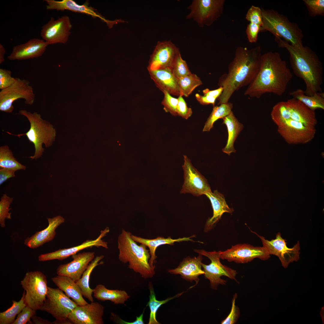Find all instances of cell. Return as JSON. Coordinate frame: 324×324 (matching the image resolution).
<instances>
[{"instance_id": "obj_1", "label": "cell", "mask_w": 324, "mask_h": 324, "mask_svg": "<svg viewBox=\"0 0 324 324\" xmlns=\"http://www.w3.org/2000/svg\"><path fill=\"white\" fill-rule=\"evenodd\" d=\"M262 55L260 46L251 49L242 46L236 48L228 72L219 81V87L223 90L217 98L218 104L228 102L235 92L250 83L259 69Z\"/></svg>"}, {"instance_id": "obj_2", "label": "cell", "mask_w": 324, "mask_h": 324, "mask_svg": "<svg viewBox=\"0 0 324 324\" xmlns=\"http://www.w3.org/2000/svg\"><path fill=\"white\" fill-rule=\"evenodd\" d=\"M292 74L285 61L277 52H269L262 54L259 69L244 94L260 98L270 93L283 95L292 79Z\"/></svg>"}, {"instance_id": "obj_3", "label": "cell", "mask_w": 324, "mask_h": 324, "mask_svg": "<svg viewBox=\"0 0 324 324\" xmlns=\"http://www.w3.org/2000/svg\"><path fill=\"white\" fill-rule=\"evenodd\" d=\"M275 40L279 47L285 48L289 52L293 72L305 83V94L312 96L322 92L323 66L316 53L308 46H293L279 38H275Z\"/></svg>"}, {"instance_id": "obj_4", "label": "cell", "mask_w": 324, "mask_h": 324, "mask_svg": "<svg viewBox=\"0 0 324 324\" xmlns=\"http://www.w3.org/2000/svg\"><path fill=\"white\" fill-rule=\"evenodd\" d=\"M131 235L122 229L118 238V259L123 263H128V267L143 278H151L155 274V267H152L149 263V249L143 244L138 245L132 239Z\"/></svg>"}, {"instance_id": "obj_5", "label": "cell", "mask_w": 324, "mask_h": 324, "mask_svg": "<svg viewBox=\"0 0 324 324\" xmlns=\"http://www.w3.org/2000/svg\"><path fill=\"white\" fill-rule=\"evenodd\" d=\"M19 114L24 116L29 121L30 128L28 130L26 133L17 135L7 132L18 137L26 135L29 141L33 144L35 148L34 155L29 158L32 160H36L43 155L44 150L42 147L43 144L46 148L52 145L55 140L56 130L51 124L43 119L40 115L37 112L32 113L22 110L19 111Z\"/></svg>"}, {"instance_id": "obj_6", "label": "cell", "mask_w": 324, "mask_h": 324, "mask_svg": "<svg viewBox=\"0 0 324 324\" xmlns=\"http://www.w3.org/2000/svg\"><path fill=\"white\" fill-rule=\"evenodd\" d=\"M262 31H268L295 46L303 45V34L296 23L291 22L285 15L274 10L261 9Z\"/></svg>"}, {"instance_id": "obj_7", "label": "cell", "mask_w": 324, "mask_h": 324, "mask_svg": "<svg viewBox=\"0 0 324 324\" xmlns=\"http://www.w3.org/2000/svg\"><path fill=\"white\" fill-rule=\"evenodd\" d=\"M271 116L277 125L288 119L311 127H315L318 123L315 111L293 98L277 103L273 107Z\"/></svg>"}, {"instance_id": "obj_8", "label": "cell", "mask_w": 324, "mask_h": 324, "mask_svg": "<svg viewBox=\"0 0 324 324\" xmlns=\"http://www.w3.org/2000/svg\"><path fill=\"white\" fill-rule=\"evenodd\" d=\"M78 305L58 288L48 286L45 301L40 310L51 314L56 320L54 324H72L68 318Z\"/></svg>"}, {"instance_id": "obj_9", "label": "cell", "mask_w": 324, "mask_h": 324, "mask_svg": "<svg viewBox=\"0 0 324 324\" xmlns=\"http://www.w3.org/2000/svg\"><path fill=\"white\" fill-rule=\"evenodd\" d=\"M46 276L37 271L26 273L20 284L25 292L26 306L36 311L40 310L45 301L48 286Z\"/></svg>"}, {"instance_id": "obj_10", "label": "cell", "mask_w": 324, "mask_h": 324, "mask_svg": "<svg viewBox=\"0 0 324 324\" xmlns=\"http://www.w3.org/2000/svg\"><path fill=\"white\" fill-rule=\"evenodd\" d=\"M224 3V0H194L186 18L193 20L200 27L210 26L221 16Z\"/></svg>"}, {"instance_id": "obj_11", "label": "cell", "mask_w": 324, "mask_h": 324, "mask_svg": "<svg viewBox=\"0 0 324 324\" xmlns=\"http://www.w3.org/2000/svg\"><path fill=\"white\" fill-rule=\"evenodd\" d=\"M35 98L33 88L30 85V82L25 79L15 78V81L12 85L0 92V110L11 113L14 109L13 104L15 100L23 99L26 104L32 105Z\"/></svg>"}, {"instance_id": "obj_12", "label": "cell", "mask_w": 324, "mask_h": 324, "mask_svg": "<svg viewBox=\"0 0 324 324\" xmlns=\"http://www.w3.org/2000/svg\"><path fill=\"white\" fill-rule=\"evenodd\" d=\"M194 251L199 254L208 258L211 263L208 265L202 263V267L204 272L205 278L210 282L211 287L216 290L219 285L226 284V280L221 279L222 276H225L230 279L236 280V271L223 265L220 261L221 251L212 252L206 251L202 250H196Z\"/></svg>"}, {"instance_id": "obj_13", "label": "cell", "mask_w": 324, "mask_h": 324, "mask_svg": "<svg viewBox=\"0 0 324 324\" xmlns=\"http://www.w3.org/2000/svg\"><path fill=\"white\" fill-rule=\"evenodd\" d=\"M252 232L260 238L262 247L270 255H274L278 257L285 268H287L290 263L299 259L300 247L299 241L292 248H289L287 246L286 240L282 238L280 232L277 233L275 239L268 240L257 233Z\"/></svg>"}, {"instance_id": "obj_14", "label": "cell", "mask_w": 324, "mask_h": 324, "mask_svg": "<svg viewBox=\"0 0 324 324\" xmlns=\"http://www.w3.org/2000/svg\"><path fill=\"white\" fill-rule=\"evenodd\" d=\"M277 126L278 133L290 144L308 143L313 139L316 132L315 127L291 119L284 120Z\"/></svg>"}, {"instance_id": "obj_15", "label": "cell", "mask_w": 324, "mask_h": 324, "mask_svg": "<svg viewBox=\"0 0 324 324\" xmlns=\"http://www.w3.org/2000/svg\"><path fill=\"white\" fill-rule=\"evenodd\" d=\"M184 160L182 167L184 182L180 193H190L199 196L211 192L207 179L193 166L186 155H184Z\"/></svg>"}, {"instance_id": "obj_16", "label": "cell", "mask_w": 324, "mask_h": 324, "mask_svg": "<svg viewBox=\"0 0 324 324\" xmlns=\"http://www.w3.org/2000/svg\"><path fill=\"white\" fill-rule=\"evenodd\" d=\"M72 25L69 17L65 15L55 20L51 17L41 30L42 38L49 45L65 44L71 34Z\"/></svg>"}, {"instance_id": "obj_17", "label": "cell", "mask_w": 324, "mask_h": 324, "mask_svg": "<svg viewBox=\"0 0 324 324\" xmlns=\"http://www.w3.org/2000/svg\"><path fill=\"white\" fill-rule=\"evenodd\" d=\"M270 257L263 247H254L247 244H239L221 252L220 259L237 263L248 262L255 258L266 260Z\"/></svg>"}, {"instance_id": "obj_18", "label": "cell", "mask_w": 324, "mask_h": 324, "mask_svg": "<svg viewBox=\"0 0 324 324\" xmlns=\"http://www.w3.org/2000/svg\"><path fill=\"white\" fill-rule=\"evenodd\" d=\"M179 51L178 47L170 40L158 41L150 57L148 71L171 68Z\"/></svg>"}, {"instance_id": "obj_19", "label": "cell", "mask_w": 324, "mask_h": 324, "mask_svg": "<svg viewBox=\"0 0 324 324\" xmlns=\"http://www.w3.org/2000/svg\"><path fill=\"white\" fill-rule=\"evenodd\" d=\"M104 306L99 303L91 302L78 305L69 315L68 319L72 324H103Z\"/></svg>"}, {"instance_id": "obj_20", "label": "cell", "mask_w": 324, "mask_h": 324, "mask_svg": "<svg viewBox=\"0 0 324 324\" xmlns=\"http://www.w3.org/2000/svg\"><path fill=\"white\" fill-rule=\"evenodd\" d=\"M47 5V10H56L58 11L68 10L73 12L84 14L91 16L94 18H98L106 23L108 27L112 28L115 24L120 22V20L111 21L106 19L98 13L94 8L89 6L88 1H86L82 5H79L73 0H63L57 1L55 0H44Z\"/></svg>"}, {"instance_id": "obj_21", "label": "cell", "mask_w": 324, "mask_h": 324, "mask_svg": "<svg viewBox=\"0 0 324 324\" xmlns=\"http://www.w3.org/2000/svg\"><path fill=\"white\" fill-rule=\"evenodd\" d=\"M110 229L108 227H106L104 230H101L99 236L94 240H88L83 242L81 244L71 248L60 249L54 252L39 255L38 257L39 261H45L54 260H62L70 256L76 254L80 251L89 248L94 246L103 247L108 249L107 243L104 241L102 238L109 232Z\"/></svg>"}, {"instance_id": "obj_22", "label": "cell", "mask_w": 324, "mask_h": 324, "mask_svg": "<svg viewBox=\"0 0 324 324\" xmlns=\"http://www.w3.org/2000/svg\"><path fill=\"white\" fill-rule=\"evenodd\" d=\"M73 260L62 264L57 269V274L68 277L75 282L81 277L90 262L95 257L94 252H83L71 256Z\"/></svg>"}, {"instance_id": "obj_23", "label": "cell", "mask_w": 324, "mask_h": 324, "mask_svg": "<svg viewBox=\"0 0 324 324\" xmlns=\"http://www.w3.org/2000/svg\"><path fill=\"white\" fill-rule=\"evenodd\" d=\"M49 45L43 39L34 38L26 43L14 46L8 56L10 60H22L40 57Z\"/></svg>"}, {"instance_id": "obj_24", "label": "cell", "mask_w": 324, "mask_h": 324, "mask_svg": "<svg viewBox=\"0 0 324 324\" xmlns=\"http://www.w3.org/2000/svg\"><path fill=\"white\" fill-rule=\"evenodd\" d=\"M202 256L199 254L196 257H187L177 268L169 270L168 272L172 274H180L182 278L190 282L194 281L196 285L199 280V276L204 274L201 268Z\"/></svg>"}, {"instance_id": "obj_25", "label": "cell", "mask_w": 324, "mask_h": 324, "mask_svg": "<svg viewBox=\"0 0 324 324\" xmlns=\"http://www.w3.org/2000/svg\"><path fill=\"white\" fill-rule=\"evenodd\" d=\"M148 71L151 78L156 86L163 92L166 91L171 95L183 96L177 79L173 74L170 68Z\"/></svg>"}, {"instance_id": "obj_26", "label": "cell", "mask_w": 324, "mask_h": 324, "mask_svg": "<svg viewBox=\"0 0 324 324\" xmlns=\"http://www.w3.org/2000/svg\"><path fill=\"white\" fill-rule=\"evenodd\" d=\"M48 225L44 230L37 232L30 237L26 238L24 243L29 248H38L46 242L52 240L56 235V230L65 220L62 216L58 215L52 218H47Z\"/></svg>"}, {"instance_id": "obj_27", "label": "cell", "mask_w": 324, "mask_h": 324, "mask_svg": "<svg viewBox=\"0 0 324 324\" xmlns=\"http://www.w3.org/2000/svg\"><path fill=\"white\" fill-rule=\"evenodd\" d=\"M204 195L210 200L213 212V216L207 220L205 225L204 231L208 232L219 221L223 213H231L234 210L230 208L226 203L224 195L217 190L206 193Z\"/></svg>"}, {"instance_id": "obj_28", "label": "cell", "mask_w": 324, "mask_h": 324, "mask_svg": "<svg viewBox=\"0 0 324 324\" xmlns=\"http://www.w3.org/2000/svg\"><path fill=\"white\" fill-rule=\"evenodd\" d=\"M53 282L78 306L88 303L83 297L81 290L75 281L65 276L58 275L51 278Z\"/></svg>"}, {"instance_id": "obj_29", "label": "cell", "mask_w": 324, "mask_h": 324, "mask_svg": "<svg viewBox=\"0 0 324 324\" xmlns=\"http://www.w3.org/2000/svg\"><path fill=\"white\" fill-rule=\"evenodd\" d=\"M193 236H191L189 237H184L176 239H173L170 236L167 238L158 236L154 239H149L142 238L132 234L131 235V238L134 241L143 244L148 248L150 255L149 262L150 265L153 267H155L154 264L156 262V260L157 258L155 254V251L158 247L165 244L173 245L174 243L176 242L194 241L191 238Z\"/></svg>"}, {"instance_id": "obj_30", "label": "cell", "mask_w": 324, "mask_h": 324, "mask_svg": "<svg viewBox=\"0 0 324 324\" xmlns=\"http://www.w3.org/2000/svg\"><path fill=\"white\" fill-rule=\"evenodd\" d=\"M223 124L226 126L228 137L226 145L222 151L230 155L232 152H235L234 144L240 132L243 128V125L239 122L232 111L230 113L222 118Z\"/></svg>"}, {"instance_id": "obj_31", "label": "cell", "mask_w": 324, "mask_h": 324, "mask_svg": "<svg viewBox=\"0 0 324 324\" xmlns=\"http://www.w3.org/2000/svg\"><path fill=\"white\" fill-rule=\"evenodd\" d=\"M93 295L99 301L109 300L116 304H124L130 297L125 291L109 289L102 284L97 285L93 289Z\"/></svg>"}, {"instance_id": "obj_32", "label": "cell", "mask_w": 324, "mask_h": 324, "mask_svg": "<svg viewBox=\"0 0 324 324\" xmlns=\"http://www.w3.org/2000/svg\"><path fill=\"white\" fill-rule=\"evenodd\" d=\"M104 257L103 255H101L94 257L89 264L81 278L76 282L80 288L83 296L91 302L94 301L92 295L93 289H91L89 285L91 274L95 267L104 263V262L100 261Z\"/></svg>"}, {"instance_id": "obj_33", "label": "cell", "mask_w": 324, "mask_h": 324, "mask_svg": "<svg viewBox=\"0 0 324 324\" xmlns=\"http://www.w3.org/2000/svg\"><path fill=\"white\" fill-rule=\"evenodd\" d=\"M290 95L313 110L315 111L317 109L324 110V93L323 92L308 96L305 94L304 90L298 89L290 92Z\"/></svg>"}, {"instance_id": "obj_34", "label": "cell", "mask_w": 324, "mask_h": 324, "mask_svg": "<svg viewBox=\"0 0 324 324\" xmlns=\"http://www.w3.org/2000/svg\"><path fill=\"white\" fill-rule=\"evenodd\" d=\"M148 288L150 295L147 305L149 308L150 313L148 324H159L160 323L156 319V313L159 308L162 305L167 303L169 301L180 296L184 292L177 294L174 296L169 297L166 299L159 301L156 299L153 285L150 282L148 284Z\"/></svg>"}, {"instance_id": "obj_35", "label": "cell", "mask_w": 324, "mask_h": 324, "mask_svg": "<svg viewBox=\"0 0 324 324\" xmlns=\"http://www.w3.org/2000/svg\"><path fill=\"white\" fill-rule=\"evenodd\" d=\"M232 107V104L229 102L221 104L219 106H214L211 113L205 123L203 131H210L216 121L220 118H223L230 113Z\"/></svg>"}, {"instance_id": "obj_36", "label": "cell", "mask_w": 324, "mask_h": 324, "mask_svg": "<svg viewBox=\"0 0 324 324\" xmlns=\"http://www.w3.org/2000/svg\"><path fill=\"white\" fill-rule=\"evenodd\" d=\"M0 167L16 171L25 170L26 169V166L16 160L9 146L7 145L0 147Z\"/></svg>"}, {"instance_id": "obj_37", "label": "cell", "mask_w": 324, "mask_h": 324, "mask_svg": "<svg viewBox=\"0 0 324 324\" xmlns=\"http://www.w3.org/2000/svg\"><path fill=\"white\" fill-rule=\"evenodd\" d=\"M24 291L19 301H12V306L6 310L0 313V324H12L15 320L16 316L18 315L26 306L25 302Z\"/></svg>"}, {"instance_id": "obj_38", "label": "cell", "mask_w": 324, "mask_h": 324, "mask_svg": "<svg viewBox=\"0 0 324 324\" xmlns=\"http://www.w3.org/2000/svg\"><path fill=\"white\" fill-rule=\"evenodd\" d=\"M178 85L183 96H189L198 86L202 84L200 78L196 74H190L177 79Z\"/></svg>"}, {"instance_id": "obj_39", "label": "cell", "mask_w": 324, "mask_h": 324, "mask_svg": "<svg viewBox=\"0 0 324 324\" xmlns=\"http://www.w3.org/2000/svg\"><path fill=\"white\" fill-rule=\"evenodd\" d=\"M170 68L173 74L176 79L191 73L186 62L182 58L180 51L176 55Z\"/></svg>"}, {"instance_id": "obj_40", "label": "cell", "mask_w": 324, "mask_h": 324, "mask_svg": "<svg viewBox=\"0 0 324 324\" xmlns=\"http://www.w3.org/2000/svg\"><path fill=\"white\" fill-rule=\"evenodd\" d=\"M13 198L4 194L2 196L0 201V224L2 227L5 226V220L11 219V213L9 212L11 208L9 207L12 203Z\"/></svg>"}, {"instance_id": "obj_41", "label": "cell", "mask_w": 324, "mask_h": 324, "mask_svg": "<svg viewBox=\"0 0 324 324\" xmlns=\"http://www.w3.org/2000/svg\"><path fill=\"white\" fill-rule=\"evenodd\" d=\"M310 16H324V0H303Z\"/></svg>"}, {"instance_id": "obj_42", "label": "cell", "mask_w": 324, "mask_h": 324, "mask_svg": "<svg viewBox=\"0 0 324 324\" xmlns=\"http://www.w3.org/2000/svg\"><path fill=\"white\" fill-rule=\"evenodd\" d=\"M164 98L161 102L164 109L166 112H170L173 116H177V108L178 104V98L172 97L170 94L166 91L163 92Z\"/></svg>"}, {"instance_id": "obj_43", "label": "cell", "mask_w": 324, "mask_h": 324, "mask_svg": "<svg viewBox=\"0 0 324 324\" xmlns=\"http://www.w3.org/2000/svg\"><path fill=\"white\" fill-rule=\"evenodd\" d=\"M245 19L250 22L257 25L262 28L263 24L262 10L259 7L252 5L248 10Z\"/></svg>"}, {"instance_id": "obj_44", "label": "cell", "mask_w": 324, "mask_h": 324, "mask_svg": "<svg viewBox=\"0 0 324 324\" xmlns=\"http://www.w3.org/2000/svg\"><path fill=\"white\" fill-rule=\"evenodd\" d=\"M36 310L26 306L18 314L16 318L12 324H26L28 322L32 323L31 319L35 314Z\"/></svg>"}, {"instance_id": "obj_45", "label": "cell", "mask_w": 324, "mask_h": 324, "mask_svg": "<svg viewBox=\"0 0 324 324\" xmlns=\"http://www.w3.org/2000/svg\"><path fill=\"white\" fill-rule=\"evenodd\" d=\"M237 295L235 294L232 300V304L230 312L227 317L221 322L222 324H234L236 323L239 316V311L236 305V300Z\"/></svg>"}, {"instance_id": "obj_46", "label": "cell", "mask_w": 324, "mask_h": 324, "mask_svg": "<svg viewBox=\"0 0 324 324\" xmlns=\"http://www.w3.org/2000/svg\"><path fill=\"white\" fill-rule=\"evenodd\" d=\"M10 70L3 68L0 69V89L6 88L12 85L15 81V78L11 76Z\"/></svg>"}, {"instance_id": "obj_47", "label": "cell", "mask_w": 324, "mask_h": 324, "mask_svg": "<svg viewBox=\"0 0 324 324\" xmlns=\"http://www.w3.org/2000/svg\"><path fill=\"white\" fill-rule=\"evenodd\" d=\"M178 102L177 108V115L187 119L192 114L191 109L188 107L187 104L182 97L180 95L178 98Z\"/></svg>"}, {"instance_id": "obj_48", "label": "cell", "mask_w": 324, "mask_h": 324, "mask_svg": "<svg viewBox=\"0 0 324 324\" xmlns=\"http://www.w3.org/2000/svg\"><path fill=\"white\" fill-rule=\"evenodd\" d=\"M262 31V27L256 24L250 22L247 26L246 32L249 42L250 43L256 42L258 39L259 32Z\"/></svg>"}, {"instance_id": "obj_49", "label": "cell", "mask_w": 324, "mask_h": 324, "mask_svg": "<svg viewBox=\"0 0 324 324\" xmlns=\"http://www.w3.org/2000/svg\"><path fill=\"white\" fill-rule=\"evenodd\" d=\"M16 171L7 168H0V185H2L7 179L15 176Z\"/></svg>"}, {"instance_id": "obj_50", "label": "cell", "mask_w": 324, "mask_h": 324, "mask_svg": "<svg viewBox=\"0 0 324 324\" xmlns=\"http://www.w3.org/2000/svg\"><path fill=\"white\" fill-rule=\"evenodd\" d=\"M196 98L197 100L202 105L212 104L214 106L215 101L217 98L209 96L202 95L198 94H195Z\"/></svg>"}, {"instance_id": "obj_51", "label": "cell", "mask_w": 324, "mask_h": 324, "mask_svg": "<svg viewBox=\"0 0 324 324\" xmlns=\"http://www.w3.org/2000/svg\"><path fill=\"white\" fill-rule=\"evenodd\" d=\"M223 90V88L222 87H219L217 89L212 90H210L208 88H206L203 90L202 92L203 95L209 96L216 98L217 99L221 94Z\"/></svg>"}, {"instance_id": "obj_52", "label": "cell", "mask_w": 324, "mask_h": 324, "mask_svg": "<svg viewBox=\"0 0 324 324\" xmlns=\"http://www.w3.org/2000/svg\"><path fill=\"white\" fill-rule=\"evenodd\" d=\"M143 312L139 316L136 317V320L132 322H128L125 321L117 316V320H115L116 322L119 324H144V322L143 320Z\"/></svg>"}, {"instance_id": "obj_53", "label": "cell", "mask_w": 324, "mask_h": 324, "mask_svg": "<svg viewBox=\"0 0 324 324\" xmlns=\"http://www.w3.org/2000/svg\"><path fill=\"white\" fill-rule=\"evenodd\" d=\"M31 319L32 320L33 323L34 324H51L52 323L47 320L36 316L35 314L34 315Z\"/></svg>"}, {"instance_id": "obj_54", "label": "cell", "mask_w": 324, "mask_h": 324, "mask_svg": "<svg viewBox=\"0 0 324 324\" xmlns=\"http://www.w3.org/2000/svg\"><path fill=\"white\" fill-rule=\"evenodd\" d=\"M6 52L5 50L1 44H0V64H2L5 61L4 55Z\"/></svg>"}]
</instances>
